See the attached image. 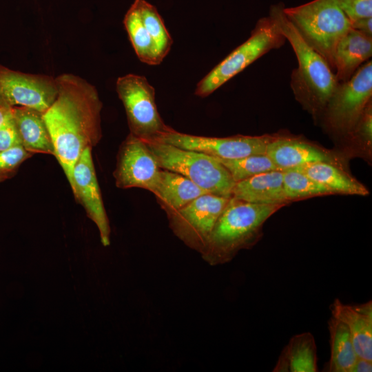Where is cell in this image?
<instances>
[{"mask_svg":"<svg viewBox=\"0 0 372 372\" xmlns=\"http://www.w3.org/2000/svg\"><path fill=\"white\" fill-rule=\"evenodd\" d=\"M351 28L372 38V17L358 19L351 23Z\"/></svg>","mask_w":372,"mask_h":372,"instance_id":"4dcf8cb0","label":"cell"},{"mask_svg":"<svg viewBox=\"0 0 372 372\" xmlns=\"http://www.w3.org/2000/svg\"><path fill=\"white\" fill-rule=\"evenodd\" d=\"M152 193L167 215L207 194L185 176L165 169H161Z\"/></svg>","mask_w":372,"mask_h":372,"instance_id":"d6986e66","label":"cell"},{"mask_svg":"<svg viewBox=\"0 0 372 372\" xmlns=\"http://www.w3.org/2000/svg\"><path fill=\"white\" fill-rule=\"evenodd\" d=\"M286 204H256L230 197L200 251L209 265L231 261L262 238L266 220Z\"/></svg>","mask_w":372,"mask_h":372,"instance_id":"3957f363","label":"cell"},{"mask_svg":"<svg viewBox=\"0 0 372 372\" xmlns=\"http://www.w3.org/2000/svg\"><path fill=\"white\" fill-rule=\"evenodd\" d=\"M145 141L161 169L185 176L209 194L231 197L235 181L215 157L158 141Z\"/></svg>","mask_w":372,"mask_h":372,"instance_id":"5b68a950","label":"cell"},{"mask_svg":"<svg viewBox=\"0 0 372 372\" xmlns=\"http://www.w3.org/2000/svg\"><path fill=\"white\" fill-rule=\"evenodd\" d=\"M331 316L347 327L358 356L372 360V302L344 304L335 298L330 307Z\"/></svg>","mask_w":372,"mask_h":372,"instance_id":"5bb4252c","label":"cell"},{"mask_svg":"<svg viewBox=\"0 0 372 372\" xmlns=\"http://www.w3.org/2000/svg\"><path fill=\"white\" fill-rule=\"evenodd\" d=\"M216 158L229 171L235 182L258 174L278 170L266 154L251 155L237 159Z\"/></svg>","mask_w":372,"mask_h":372,"instance_id":"484cf974","label":"cell"},{"mask_svg":"<svg viewBox=\"0 0 372 372\" xmlns=\"http://www.w3.org/2000/svg\"><path fill=\"white\" fill-rule=\"evenodd\" d=\"M350 141L366 146L368 152H371L372 143V101L366 107L361 117L350 132L346 136Z\"/></svg>","mask_w":372,"mask_h":372,"instance_id":"83f0119b","label":"cell"},{"mask_svg":"<svg viewBox=\"0 0 372 372\" xmlns=\"http://www.w3.org/2000/svg\"><path fill=\"white\" fill-rule=\"evenodd\" d=\"M280 2L269 8V16L291 44L298 67L291 75V87L296 100L314 118L322 114L339 82L328 63L300 36L283 12Z\"/></svg>","mask_w":372,"mask_h":372,"instance_id":"7a4b0ae2","label":"cell"},{"mask_svg":"<svg viewBox=\"0 0 372 372\" xmlns=\"http://www.w3.org/2000/svg\"><path fill=\"white\" fill-rule=\"evenodd\" d=\"M330 336V358L324 371L351 372L358 358L347 326L331 316L328 321Z\"/></svg>","mask_w":372,"mask_h":372,"instance_id":"7402d4cb","label":"cell"},{"mask_svg":"<svg viewBox=\"0 0 372 372\" xmlns=\"http://www.w3.org/2000/svg\"><path fill=\"white\" fill-rule=\"evenodd\" d=\"M276 135L243 136L224 138L196 136L169 128L153 139L176 147L197 151L222 159H237L265 154L268 143Z\"/></svg>","mask_w":372,"mask_h":372,"instance_id":"30bf717a","label":"cell"},{"mask_svg":"<svg viewBox=\"0 0 372 372\" xmlns=\"http://www.w3.org/2000/svg\"><path fill=\"white\" fill-rule=\"evenodd\" d=\"M283 172V187L288 201L318 196L335 194L331 190L304 174L290 169Z\"/></svg>","mask_w":372,"mask_h":372,"instance_id":"d4e9b609","label":"cell"},{"mask_svg":"<svg viewBox=\"0 0 372 372\" xmlns=\"http://www.w3.org/2000/svg\"><path fill=\"white\" fill-rule=\"evenodd\" d=\"M141 19L152 38L163 61L169 52L173 39L156 8L145 0H134Z\"/></svg>","mask_w":372,"mask_h":372,"instance_id":"cb8c5ba5","label":"cell"},{"mask_svg":"<svg viewBox=\"0 0 372 372\" xmlns=\"http://www.w3.org/2000/svg\"><path fill=\"white\" fill-rule=\"evenodd\" d=\"M57 95L55 79L10 70L0 64V96L10 106H24L44 113Z\"/></svg>","mask_w":372,"mask_h":372,"instance_id":"7c38bea8","label":"cell"},{"mask_svg":"<svg viewBox=\"0 0 372 372\" xmlns=\"http://www.w3.org/2000/svg\"><path fill=\"white\" fill-rule=\"evenodd\" d=\"M231 197L256 204H286L283 172L273 170L235 182Z\"/></svg>","mask_w":372,"mask_h":372,"instance_id":"2e32d148","label":"cell"},{"mask_svg":"<svg viewBox=\"0 0 372 372\" xmlns=\"http://www.w3.org/2000/svg\"><path fill=\"white\" fill-rule=\"evenodd\" d=\"M55 81L57 95L43 118L54 145V156L72 187L76 162L102 137L103 103L96 87L78 76L63 74Z\"/></svg>","mask_w":372,"mask_h":372,"instance_id":"6da1fadb","label":"cell"},{"mask_svg":"<svg viewBox=\"0 0 372 372\" xmlns=\"http://www.w3.org/2000/svg\"><path fill=\"white\" fill-rule=\"evenodd\" d=\"M283 12L303 39L333 71L336 45L351 28L338 0H313L295 7L284 6Z\"/></svg>","mask_w":372,"mask_h":372,"instance_id":"277c9868","label":"cell"},{"mask_svg":"<svg viewBox=\"0 0 372 372\" xmlns=\"http://www.w3.org/2000/svg\"><path fill=\"white\" fill-rule=\"evenodd\" d=\"M372 55V38L351 28L338 43L333 71L339 83L348 81Z\"/></svg>","mask_w":372,"mask_h":372,"instance_id":"e0dca14e","label":"cell"},{"mask_svg":"<svg viewBox=\"0 0 372 372\" xmlns=\"http://www.w3.org/2000/svg\"><path fill=\"white\" fill-rule=\"evenodd\" d=\"M229 198L204 194L167 214L169 226L179 240L200 254Z\"/></svg>","mask_w":372,"mask_h":372,"instance_id":"9c48e42d","label":"cell"},{"mask_svg":"<svg viewBox=\"0 0 372 372\" xmlns=\"http://www.w3.org/2000/svg\"><path fill=\"white\" fill-rule=\"evenodd\" d=\"M371 371L372 360L358 357L351 372H371Z\"/></svg>","mask_w":372,"mask_h":372,"instance_id":"1f68e13d","label":"cell"},{"mask_svg":"<svg viewBox=\"0 0 372 372\" xmlns=\"http://www.w3.org/2000/svg\"><path fill=\"white\" fill-rule=\"evenodd\" d=\"M265 154L281 171L331 160L328 153L320 148L298 138L282 135H276L268 143Z\"/></svg>","mask_w":372,"mask_h":372,"instance_id":"9a60e30c","label":"cell"},{"mask_svg":"<svg viewBox=\"0 0 372 372\" xmlns=\"http://www.w3.org/2000/svg\"><path fill=\"white\" fill-rule=\"evenodd\" d=\"M285 37L273 19L258 20L248 39L231 51L196 85L195 94L206 97L271 50L282 47Z\"/></svg>","mask_w":372,"mask_h":372,"instance_id":"8992f818","label":"cell"},{"mask_svg":"<svg viewBox=\"0 0 372 372\" xmlns=\"http://www.w3.org/2000/svg\"><path fill=\"white\" fill-rule=\"evenodd\" d=\"M123 24L138 59L147 65L160 64L163 61L134 3L126 12Z\"/></svg>","mask_w":372,"mask_h":372,"instance_id":"603a6c76","label":"cell"},{"mask_svg":"<svg viewBox=\"0 0 372 372\" xmlns=\"http://www.w3.org/2000/svg\"><path fill=\"white\" fill-rule=\"evenodd\" d=\"M351 23L358 19L372 17V0H338Z\"/></svg>","mask_w":372,"mask_h":372,"instance_id":"f1b7e54d","label":"cell"},{"mask_svg":"<svg viewBox=\"0 0 372 372\" xmlns=\"http://www.w3.org/2000/svg\"><path fill=\"white\" fill-rule=\"evenodd\" d=\"M32 155L22 146L0 152V183L15 176L21 165Z\"/></svg>","mask_w":372,"mask_h":372,"instance_id":"4316f807","label":"cell"},{"mask_svg":"<svg viewBox=\"0 0 372 372\" xmlns=\"http://www.w3.org/2000/svg\"><path fill=\"white\" fill-rule=\"evenodd\" d=\"M12 106L0 96V125L5 119L12 112Z\"/></svg>","mask_w":372,"mask_h":372,"instance_id":"d6a6232c","label":"cell"},{"mask_svg":"<svg viewBox=\"0 0 372 372\" xmlns=\"http://www.w3.org/2000/svg\"><path fill=\"white\" fill-rule=\"evenodd\" d=\"M72 180L71 189L76 200L96 225L102 245L109 246L110 226L95 172L92 148L85 149L76 162Z\"/></svg>","mask_w":372,"mask_h":372,"instance_id":"4fadbf2b","label":"cell"},{"mask_svg":"<svg viewBox=\"0 0 372 372\" xmlns=\"http://www.w3.org/2000/svg\"><path fill=\"white\" fill-rule=\"evenodd\" d=\"M372 99V61L362 64L347 81L338 83L322 116L325 126L346 136Z\"/></svg>","mask_w":372,"mask_h":372,"instance_id":"52a82bcc","label":"cell"},{"mask_svg":"<svg viewBox=\"0 0 372 372\" xmlns=\"http://www.w3.org/2000/svg\"><path fill=\"white\" fill-rule=\"evenodd\" d=\"M318 183L322 184L335 194L366 196L368 189L343 169L326 161H319L302 165L294 168Z\"/></svg>","mask_w":372,"mask_h":372,"instance_id":"44dd1931","label":"cell"},{"mask_svg":"<svg viewBox=\"0 0 372 372\" xmlns=\"http://www.w3.org/2000/svg\"><path fill=\"white\" fill-rule=\"evenodd\" d=\"M118 98L124 106L130 134L143 140H153L169 127L158 111L155 89L144 76L128 74L116 83Z\"/></svg>","mask_w":372,"mask_h":372,"instance_id":"ba28073f","label":"cell"},{"mask_svg":"<svg viewBox=\"0 0 372 372\" xmlns=\"http://www.w3.org/2000/svg\"><path fill=\"white\" fill-rule=\"evenodd\" d=\"M317 347L313 335L304 332L291 338L282 350L274 372H316Z\"/></svg>","mask_w":372,"mask_h":372,"instance_id":"ffe728a7","label":"cell"},{"mask_svg":"<svg viewBox=\"0 0 372 372\" xmlns=\"http://www.w3.org/2000/svg\"><path fill=\"white\" fill-rule=\"evenodd\" d=\"M116 158L113 176L117 187L152 192L161 168L144 140L130 133L120 145Z\"/></svg>","mask_w":372,"mask_h":372,"instance_id":"8fae6325","label":"cell"},{"mask_svg":"<svg viewBox=\"0 0 372 372\" xmlns=\"http://www.w3.org/2000/svg\"><path fill=\"white\" fill-rule=\"evenodd\" d=\"M22 147L28 152L54 155V147L43 118V113L24 106L12 107Z\"/></svg>","mask_w":372,"mask_h":372,"instance_id":"ac0fdd59","label":"cell"},{"mask_svg":"<svg viewBox=\"0 0 372 372\" xmlns=\"http://www.w3.org/2000/svg\"><path fill=\"white\" fill-rule=\"evenodd\" d=\"M18 146L22 145L11 112L0 125V152Z\"/></svg>","mask_w":372,"mask_h":372,"instance_id":"f546056e","label":"cell"}]
</instances>
